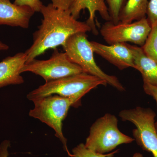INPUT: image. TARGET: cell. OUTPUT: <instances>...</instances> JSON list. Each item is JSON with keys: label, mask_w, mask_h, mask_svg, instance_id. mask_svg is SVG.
<instances>
[{"label": "cell", "mask_w": 157, "mask_h": 157, "mask_svg": "<svg viewBox=\"0 0 157 157\" xmlns=\"http://www.w3.org/2000/svg\"><path fill=\"white\" fill-rule=\"evenodd\" d=\"M43 18L38 30L33 34V45L25 52L26 63L31 61L46 51L63 45L70 36L90 32L86 22H81L72 16L70 10L55 8L52 4L43 5L41 11Z\"/></svg>", "instance_id": "cell-1"}, {"label": "cell", "mask_w": 157, "mask_h": 157, "mask_svg": "<svg viewBox=\"0 0 157 157\" xmlns=\"http://www.w3.org/2000/svg\"><path fill=\"white\" fill-rule=\"evenodd\" d=\"M107 82L97 76L82 73L45 82L29 93L27 98L33 101L47 96L57 95L70 99L72 107L78 108L81 99L92 90L99 86H106Z\"/></svg>", "instance_id": "cell-2"}, {"label": "cell", "mask_w": 157, "mask_h": 157, "mask_svg": "<svg viewBox=\"0 0 157 157\" xmlns=\"http://www.w3.org/2000/svg\"><path fill=\"white\" fill-rule=\"evenodd\" d=\"M62 46L70 60L79 66L84 73L103 79L107 84L120 91L125 90L116 76L105 73L97 64L86 33L73 34L68 38Z\"/></svg>", "instance_id": "cell-3"}, {"label": "cell", "mask_w": 157, "mask_h": 157, "mask_svg": "<svg viewBox=\"0 0 157 157\" xmlns=\"http://www.w3.org/2000/svg\"><path fill=\"white\" fill-rule=\"evenodd\" d=\"M134 140V138L120 131L117 117L107 113L92 125L85 144L93 151L105 154L111 152L119 145L132 143Z\"/></svg>", "instance_id": "cell-4"}, {"label": "cell", "mask_w": 157, "mask_h": 157, "mask_svg": "<svg viewBox=\"0 0 157 157\" xmlns=\"http://www.w3.org/2000/svg\"><path fill=\"white\" fill-rule=\"evenodd\" d=\"M34 107L29 112L31 117L44 123L55 132V136L63 144L64 149L69 156L67 138L63 132V121L67 115L70 108L73 106L70 99L57 95H52L33 101Z\"/></svg>", "instance_id": "cell-5"}, {"label": "cell", "mask_w": 157, "mask_h": 157, "mask_svg": "<svg viewBox=\"0 0 157 157\" xmlns=\"http://www.w3.org/2000/svg\"><path fill=\"white\" fill-rule=\"evenodd\" d=\"M124 121H129L136 128L132 135L136 143L143 150L157 157V130L155 126L156 114L150 108L137 107L125 109L119 113Z\"/></svg>", "instance_id": "cell-6"}, {"label": "cell", "mask_w": 157, "mask_h": 157, "mask_svg": "<svg viewBox=\"0 0 157 157\" xmlns=\"http://www.w3.org/2000/svg\"><path fill=\"white\" fill-rule=\"evenodd\" d=\"M26 72L41 76L45 82L83 72L79 66L70 60L65 52H59L56 49H54L48 59L39 60L34 59L25 63L21 73Z\"/></svg>", "instance_id": "cell-7"}, {"label": "cell", "mask_w": 157, "mask_h": 157, "mask_svg": "<svg viewBox=\"0 0 157 157\" xmlns=\"http://www.w3.org/2000/svg\"><path fill=\"white\" fill-rule=\"evenodd\" d=\"M151 30V26L145 17L130 23L107 21L101 27L100 33L109 45L131 42L142 47Z\"/></svg>", "instance_id": "cell-8"}, {"label": "cell", "mask_w": 157, "mask_h": 157, "mask_svg": "<svg viewBox=\"0 0 157 157\" xmlns=\"http://www.w3.org/2000/svg\"><path fill=\"white\" fill-rule=\"evenodd\" d=\"M90 42L94 53L99 55L120 70L129 67L135 69L133 53L128 43L106 45L94 41Z\"/></svg>", "instance_id": "cell-9"}, {"label": "cell", "mask_w": 157, "mask_h": 157, "mask_svg": "<svg viewBox=\"0 0 157 157\" xmlns=\"http://www.w3.org/2000/svg\"><path fill=\"white\" fill-rule=\"evenodd\" d=\"M35 11L27 6H18L11 0H0V25L28 29Z\"/></svg>", "instance_id": "cell-10"}, {"label": "cell", "mask_w": 157, "mask_h": 157, "mask_svg": "<svg viewBox=\"0 0 157 157\" xmlns=\"http://www.w3.org/2000/svg\"><path fill=\"white\" fill-rule=\"evenodd\" d=\"M26 60L25 52H19L13 56L7 57L0 62V88L24 83L21 70Z\"/></svg>", "instance_id": "cell-11"}, {"label": "cell", "mask_w": 157, "mask_h": 157, "mask_svg": "<svg viewBox=\"0 0 157 157\" xmlns=\"http://www.w3.org/2000/svg\"><path fill=\"white\" fill-rule=\"evenodd\" d=\"M134 57L135 69L140 72L143 82L157 86V63L145 54L141 47L128 44Z\"/></svg>", "instance_id": "cell-12"}, {"label": "cell", "mask_w": 157, "mask_h": 157, "mask_svg": "<svg viewBox=\"0 0 157 157\" xmlns=\"http://www.w3.org/2000/svg\"><path fill=\"white\" fill-rule=\"evenodd\" d=\"M85 9H87L89 11L90 16L86 23L93 31L95 30L94 20L95 11H99L102 17L107 21H111L104 0H74L70 11L72 16L77 19L80 11Z\"/></svg>", "instance_id": "cell-13"}, {"label": "cell", "mask_w": 157, "mask_h": 157, "mask_svg": "<svg viewBox=\"0 0 157 157\" xmlns=\"http://www.w3.org/2000/svg\"><path fill=\"white\" fill-rule=\"evenodd\" d=\"M148 1L127 0L120 14V22L130 23L145 17Z\"/></svg>", "instance_id": "cell-14"}, {"label": "cell", "mask_w": 157, "mask_h": 157, "mask_svg": "<svg viewBox=\"0 0 157 157\" xmlns=\"http://www.w3.org/2000/svg\"><path fill=\"white\" fill-rule=\"evenodd\" d=\"M141 48L145 54L157 63V25L151 26V31Z\"/></svg>", "instance_id": "cell-15"}, {"label": "cell", "mask_w": 157, "mask_h": 157, "mask_svg": "<svg viewBox=\"0 0 157 157\" xmlns=\"http://www.w3.org/2000/svg\"><path fill=\"white\" fill-rule=\"evenodd\" d=\"M119 150H117L105 154H101L93 151L87 148L83 143L78 144L72 149V153L69 157H113L119 152Z\"/></svg>", "instance_id": "cell-16"}, {"label": "cell", "mask_w": 157, "mask_h": 157, "mask_svg": "<svg viewBox=\"0 0 157 157\" xmlns=\"http://www.w3.org/2000/svg\"><path fill=\"white\" fill-rule=\"evenodd\" d=\"M109 8V12L111 21L113 23L120 22L119 15L121 10L127 0H105Z\"/></svg>", "instance_id": "cell-17"}, {"label": "cell", "mask_w": 157, "mask_h": 157, "mask_svg": "<svg viewBox=\"0 0 157 157\" xmlns=\"http://www.w3.org/2000/svg\"><path fill=\"white\" fill-rule=\"evenodd\" d=\"M146 15L151 26L157 25V0H148Z\"/></svg>", "instance_id": "cell-18"}, {"label": "cell", "mask_w": 157, "mask_h": 157, "mask_svg": "<svg viewBox=\"0 0 157 157\" xmlns=\"http://www.w3.org/2000/svg\"><path fill=\"white\" fill-rule=\"evenodd\" d=\"M14 4L18 6H27L35 12H39L43 4L40 0H14Z\"/></svg>", "instance_id": "cell-19"}, {"label": "cell", "mask_w": 157, "mask_h": 157, "mask_svg": "<svg viewBox=\"0 0 157 157\" xmlns=\"http://www.w3.org/2000/svg\"><path fill=\"white\" fill-rule=\"evenodd\" d=\"M52 6L57 9L70 10L74 0H51Z\"/></svg>", "instance_id": "cell-20"}, {"label": "cell", "mask_w": 157, "mask_h": 157, "mask_svg": "<svg viewBox=\"0 0 157 157\" xmlns=\"http://www.w3.org/2000/svg\"><path fill=\"white\" fill-rule=\"evenodd\" d=\"M143 89L147 94L151 96L156 101L157 106V86L143 82ZM155 126L157 130V120L155 122Z\"/></svg>", "instance_id": "cell-21"}, {"label": "cell", "mask_w": 157, "mask_h": 157, "mask_svg": "<svg viewBox=\"0 0 157 157\" xmlns=\"http://www.w3.org/2000/svg\"><path fill=\"white\" fill-rule=\"evenodd\" d=\"M11 143L9 140H5L0 144V157H8L9 152L8 149Z\"/></svg>", "instance_id": "cell-22"}, {"label": "cell", "mask_w": 157, "mask_h": 157, "mask_svg": "<svg viewBox=\"0 0 157 157\" xmlns=\"http://www.w3.org/2000/svg\"><path fill=\"white\" fill-rule=\"evenodd\" d=\"M9 48V46L5 43L0 41V51L8 50Z\"/></svg>", "instance_id": "cell-23"}, {"label": "cell", "mask_w": 157, "mask_h": 157, "mask_svg": "<svg viewBox=\"0 0 157 157\" xmlns=\"http://www.w3.org/2000/svg\"><path fill=\"white\" fill-rule=\"evenodd\" d=\"M132 157H143V155L140 153H135Z\"/></svg>", "instance_id": "cell-24"}]
</instances>
